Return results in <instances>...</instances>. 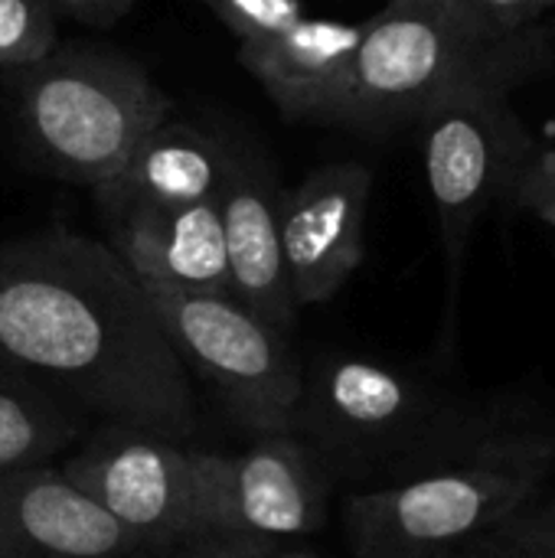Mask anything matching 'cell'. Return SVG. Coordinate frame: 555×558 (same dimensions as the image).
Wrapping results in <instances>:
<instances>
[{"label": "cell", "mask_w": 555, "mask_h": 558, "mask_svg": "<svg viewBox=\"0 0 555 558\" xmlns=\"http://www.w3.org/2000/svg\"><path fill=\"white\" fill-rule=\"evenodd\" d=\"M0 363L108 425L170 441L196 428L190 373L144 281L65 226L0 245Z\"/></svg>", "instance_id": "1"}, {"label": "cell", "mask_w": 555, "mask_h": 558, "mask_svg": "<svg viewBox=\"0 0 555 558\" xmlns=\"http://www.w3.org/2000/svg\"><path fill=\"white\" fill-rule=\"evenodd\" d=\"M555 65V23L510 26L461 0H389L314 121L386 134L464 85L517 88Z\"/></svg>", "instance_id": "2"}, {"label": "cell", "mask_w": 555, "mask_h": 558, "mask_svg": "<svg viewBox=\"0 0 555 558\" xmlns=\"http://www.w3.org/2000/svg\"><path fill=\"white\" fill-rule=\"evenodd\" d=\"M514 428L520 425L500 409L425 376L357 353H327L304 373L291 435L327 477L399 484L451 468Z\"/></svg>", "instance_id": "3"}, {"label": "cell", "mask_w": 555, "mask_h": 558, "mask_svg": "<svg viewBox=\"0 0 555 558\" xmlns=\"http://www.w3.org/2000/svg\"><path fill=\"white\" fill-rule=\"evenodd\" d=\"M555 441L514 428L471 458L347 500V533L357 558H455L487 539L530 504L550 474Z\"/></svg>", "instance_id": "4"}, {"label": "cell", "mask_w": 555, "mask_h": 558, "mask_svg": "<svg viewBox=\"0 0 555 558\" xmlns=\"http://www.w3.org/2000/svg\"><path fill=\"white\" fill-rule=\"evenodd\" d=\"M7 75L33 157L92 190L173 108L141 62L105 46H56L39 62Z\"/></svg>", "instance_id": "5"}, {"label": "cell", "mask_w": 555, "mask_h": 558, "mask_svg": "<svg viewBox=\"0 0 555 558\" xmlns=\"http://www.w3.org/2000/svg\"><path fill=\"white\" fill-rule=\"evenodd\" d=\"M415 124L422 128L425 177L448 262L442 317V343L448 347L458 327V294L471 232L497 199L510 196L523 167L540 150V141L510 105V92L497 85L455 88L425 108Z\"/></svg>", "instance_id": "6"}, {"label": "cell", "mask_w": 555, "mask_h": 558, "mask_svg": "<svg viewBox=\"0 0 555 558\" xmlns=\"http://www.w3.org/2000/svg\"><path fill=\"white\" fill-rule=\"evenodd\" d=\"M144 288L183 369L206 383L239 432L252 441L294 432L304 373L285 333L262 324L232 294Z\"/></svg>", "instance_id": "7"}, {"label": "cell", "mask_w": 555, "mask_h": 558, "mask_svg": "<svg viewBox=\"0 0 555 558\" xmlns=\"http://www.w3.org/2000/svg\"><path fill=\"white\" fill-rule=\"evenodd\" d=\"M200 536L265 546L311 536L324 523L327 474L298 435L255 438L245 451H193Z\"/></svg>", "instance_id": "8"}, {"label": "cell", "mask_w": 555, "mask_h": 558, "mask_svg": "<svg viewBox=\"0 0 555 558\" xmlns=\"http://www.w3.org/2000/svg\"><path fill=\"white\" fill-rule=\"evenodd\" d=\"M59 471L114 526L137 539L144 556L186 549L200 536L193 451L180 448V441L108 425Z\"/></svg>", "instance_id": "9"}, {"label": "cell", "mask_w": 555, "mask_h": 558, "mask_svg": "<svg viewBox=\"0 0 555 558\" xmlns=\"http://www.w3.org/2000/svg\"><path fill=\"white\" fill-rule=\"evenodd\" d=\"M373 173L363 163H327L281 193V255L301 307L330 301L363 265Z\"/></svg>", "instance_id": "10"}, {"label": "cell", "mask_w": 555, "mask_h": 558, "mask_svg": "<svg viewBox=\"0 0 555 558\" xmlns=\"http://www.w3.org/2000/svg\"><path fill=\"white\" fill-rule=\"evenodd\" d=\"M281 193L268 160L232 147L219 186L229 294L262 324L288 337L294 330L298 304L281 255Z\"/></svg>", "instance_id": "11"}, {"label": "cell", "mask_w": 555, "mask_h": 558, "mask_svg": "<svg viewBox=\"0 0 555 558\" xmlns=\"http://www.w3.org/2000/svg\"><path fill=\"white\" fill-rule=\"evenodd\" d=\"M114 526L52 464L0 474V558H137Z\"/></svg>", "instance_id": "12"}, {"label": "cell", "mask_w": 555, "mask_h": 558, "mask_svg": "<svg viewBox=\"0 0 555 558\" xmlns=\"http://www.w3.org/2000/svg\"><path fill=\"white\" fill-rule=\"evenodd\" d=\"M229 154L232 147L219 137L167 118L92 193L98 209L105 213V222L128 213L196 206L219 196Z\"/></svg>", "instance_id": "13"}, {"label": "cell", "mask_w": 555, "mask_h": 558, "mask_svg": "<svg viewBox=\"0 0 555 558\" xmlns=\"http://www.w3.org/2000/svg\"><path fill=\"white\" fill-rule=\"evenodd\" d=\"M108 245L150 288L229 294L219 196L164 213H128L108 222Z\"/></svg>", "instance_id": "14"}, {"label": "cell", "mask_w": 555, "mask_h": 558, "mask_svg": "<svg viewBox=\"0 0 555 558\" xmlns=\"http://www.w3.org/2000/svg\"><path fill=\"white\" fill-rule=\"evenodd\" d=\"M360 39L363 23L304 16L272 39L242 43L239 65L268 92L285 121H304L334 98Z\"/></svg>", "instance_id": "15"}, {"label": "cell", "mask_w": 555, "mask_h": 558, "mask_svg": "<svg viewBox=\"0 0 555 558\" xmlns=\"http://www.w3.org/2000/svg\"><path fill=\"white\" fill-rule=\"evenodd\" d=\"M79 412L0 363V474L43 468L79 438Z\"/></svg>", "instance_id": "16"}, {"label": "cell", "mask_w": 555, "mask_h": 558, "mask_svg": "<svg viewBox=\"0 0 555 558\" xmlns=\"http://www.w3.org/2000/svg\"><path fill=\"white\" fill-rule=\"evenodd\" d=\"M59 26L49 0H0V69L16 72L56 49Z\"/></svg>", "instance_id": "17"}, {"label": "cell", "mask_w": 555, "mask_h": 558, "mask_svg": "<svg viewBox=\"0 0 555 558\" xmlns=\"http://www.w3.org/2000/svg\"><path fill=\"white\" fill-rule=\"evenodd\" d=\"M478 546L491 558H555V500L533 497Z\"/></svg>", "instance_id": "18"}, {"label": "cell", "mask_w": 555, "mask_h": 558, "mask_svg": "<svg viewBox=\"0 0 555 558\" xmlns=\"http://www.w3.org/2000/svg\"><path fill=\"white\" fill-rule=\"evenodd\" d=\"M206 10L216 13V20L242 43H262L298 20H304L301 0H200Z\"/></svg>", "instance_id": "19"}, {"label": "cell", "mask_w": 555, "mask_h": 558, "mask_svg": "<svg viewBox=\"0 0 555 558\" xmlns=\"http://www.w3.org/2000/svg\"><path fill=\"white\" fill-rule=\"evenodd\" d=\"M507 203L533 213L555 232V147H540L514 183Z\"/></svg>", "instance_id": "20"}, {"label": "cell", "mask_w": 555, "mask_h": 558, "mask_svg": "<svg viewBox=\"0 0 555 558\" xmlns=\"http://www.w3.org/2000/svg\"><path fill=\"white\" fill-rule=\"evenodd\" d=\"M186 558H278V546H265L255 539L239 536H196L186 549H180Z\"/></svg>", "instance_id": "21"}, {"label": "cell", "mask_w": 555, "mask_h": 558, "mask_svg": "<svg viewBox=\"0 0 555 558\" xmlns=\"http://www.w3.org/2000/svg\"><path fill=\"white\" fill-rule=\"evenodd\" d=\"M461 3H468L500 23H510V26L540 23L550 13H555V0H461Z\"/></svg>", "instance_id": "22"}, {"label": "cell", "mask_w": 555, "mask_h": 558, "mask_svg": "<svg viewBox=\"0 0 555 558\" xmlns=\"http://www.w3.org/2000/svg\"><path fill=\"white\" fill-rule=\"evenodd\" d=\"M49 3L52 10L59 7L62 13L88 26H114L134 7V0H49Z\"/></svg>", "instance_id": "23"}, {"label": "cell", "mask_w": 555, "mask_h": 558, "mask_svg": "<svg viewBox=\"0 0 555 558\" xmlns=\"http://www.w3.org/2000/svg\"><path fill=\"white\" fill-rule=\"evenodd\" d=\"M278 558H324L317 553H307V549H294V553H278Z\"/></svg>", "instance_id": "24"}, {"label": "cell", "mask_w": 555, "mask_h": 558, "mask_svg": "<svg viewBox=\"0 0 555 558\" xmlns=\"http://www.w3.org/2000/svg\"><path fill=\"white\" fill-rule=\"evenodd\" d=\"M553 458H555V454H553Z\"/></svg>", "instance_id": "25"}]
</instances>
